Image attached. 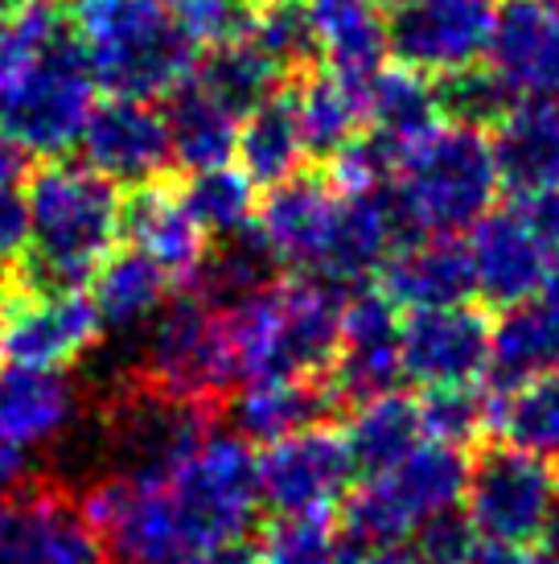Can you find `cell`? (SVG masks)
<instances>
[{"instance_id": "cell-27", "label": "cell", "mask_w": 559, "mask_h": 564, "mask_svg": "<svg viewBox=\"0 0 559 564\" xmlns=\"http://www.w3.org/2000/svg\"><path fill=\"white\" fill-rule=\"evenodd\" d=\"M124 231L132 236V248L156 260L169 276H186L210 248V236L182 203V189H169L165 182L132 189L124 203Z\"/></svg>"}, {"instance_id": "cell-10", "label": "cell", "mask_w": 559, "mask_h": 564, "mask_svg": "<svg viewBox=\"0 0 559 564\" xmlns=\"http://www.w3.org/2000/svg\"><path fill=\"white\" fill-rule=\"evenodd\" d=\"M215 421L218 408L177 400L128 376L103 408V437L116 474H165L210 437Z\"/></svg>"}, {"instance_id": "cell-34", "label": "cell", "mask_w": 559, "mask_h": 564, "mask_svg": "<svg viewBox=\"0 0 559 564\" xmlns=\"http://www.w3.org/2000/svg\"><path fill=\"white\" fill-rule=\"evenodd\" d=\"M293 111L305 153L329 161L342 144H350L362 132V83H346L333 70H305V79L296 83Z\"/></svg>"}, {"instance_id": "cell-26", "label": "cell", "mask_w": 559, "mask_h": 564, "mask_svg": "<svg viewBox=\"0 0 559 564\" xmlns=\"http://www.w3.org/2000/svg\"><path fill=\"white\" fill-rule=\"evenodd\" d=\"M362 132L387 149L391 161H399L440 124L436 87L407 66H379L362 83Z\"/></svg>"}, {"instance_id": "cell-16", "label": "cell", "mask_w": 559, "mask_h": 564, "mask_svg": "<svg viewBox=\"0 0 559 564\" xmlns=\"http://www.w3.org/2000/svg\"><path fill=\"white\" fill-rule=\"evenodd\" d=\"M108 552L70 490L17 486L0 495V564H103Z\"/></svg>"}, {"instance_id": "cell-31", "label": "cell", "mask_w": 559, "mask_h": 564, "mask_svg": "<svg viewBox=\"0 0 559 564\" xmlns=\"http://www.w3.org/2000/svg\"><path fill=\"white\" fill-rule=\"evenodd\" d=\"M169 301V272L144 251H111L91 276V305L103 329H140Z\"/></svg>"}, {"instance_id": "cell-19", "label": "cell", "mask_w": 559, "mask_h": 564, "mask_svg": "<svg viewBox=\"0 0 559 564\" xmlns=\"http://www.w3.org/2000/svg\"><path fill=\"white\" fill-rule=\"evenodd\" d=\"M338 215V189L321 173H293L276 186H267L264 203L255 206V236L264 239L276 264L296 272H321Z\"/></svg>"}, {"instance_id": "cell-9", "label": "cell", "mask_w": 559, "mask_h": 564, "mask_svg": "<svg viewBox=\"0 0 559 564\" xmlns=\"http://www.w3.org/2000/svg\"><path fill=\"white\" fill-rule=\"evenodd\" d=\"M132 376L165 395L218 408L239 383L227 310H215L189 293L165 301V310L153 317L149 343Z\"/></svg>"}, {"instance_id": "cell-45", "label": "cell", "mask_w": 559, "mask_h": 564, "mask_svg": "<svg viewBox=\"0 0 559 564\" xmlns=\"http://www.w3.org/2000/svg\"><path fill=\"white\" fill-rule=\"evenodd\" d=\"M395 173V161L387 158V149L379 141H371L366 132H358L354 141L342 144L329 158V186L338 194H366V189H383L387 177Z\"/></svg>"}, {"instance_id": "cell-40", "label": "cell", "mask_w": 559, "mask_h": 564, "mask_svg": "<svg viewBox=\"0 0 559 564\" xmlns=\"http://www.w3.org/2000/svg\"><path fill=\"white\" fill-rule=\"evenodd\" d=\"M173 17L194 50H222L248 42L260 0H169Z\"/></svg>"}, {"instance_id": "cell-30", "label": "cell", "mask_w": 559, "mask_h": 564, "mask_svg": "<svg viewBox=\"0 0 559 564\" xmlns=\"http://www.w3.org/2000/svg\"><path fill=\"white\" fill-rule=\"evenodd\" d=\"M165 99H169L165 124H169L173 161L189 173L231 165L234 141H239V116L222 108L218 99H210L189 75Z\"/></svg>"}, {"instance_id": "cell-53", "label": "cell", "mask_w": 559, "mask_h": 564, "mask_svg": "<svg viewBox=\"0 0 559 564\" xmlns=\"http://www.w3.org/2000/svg\"><path fill=\"white\" fill-rule=\"evenodd\" d=\"M4 284H9V281H4V276H0V297H4Z\"/></svg>"}, {"instance_id": "cell-18", "label": "cell", "mask_w": 559, "mask_h": 564, "mask_svg": "<svg viewBox=\"0 0 559 564\" xmlns=\"http://www.w3.org/2000/svg\"><path fill=\"white\" fill-rule=\"evenodd\" d=\"M485 70L511 99L559 104V0H506L494 9Z\"/></svg>"}, {"instance_id": "cell-22", "label": "cell", "mask_w": 559, "mask_h": 564, "mask_svg": "<svg viewBox=\"0 0 559 564\" xmlns=\"http://www.w3.org/2000/svg\"><path fill=\"white\" fill-rule=\"evenodd\" d=\"M379 293L395 310H436L473 297L469 248L452 236H407L383 260Z\"/></svg>"}, {"instance_id": "cell-7", "label": "cell", "mask_w": 559, "mask_h": 564, "mask_svg": "<svg viewBox=\"0 0 559 564\" xmlns=\"http://www.w3.org/2000/svg\"><path fill=\"white\" fill-rule=\"evenodd\" d=\"M95 111V79L66 30L0 87V141L30 158H63Z\"/></svg>"}, {"instance_id": "cell-25", "label": "cell", "mask_w": 559, "mask_h": 564, "mask_svg": "<svg viewBox=\"0 0 559 564\" xmlns=\"http://www.w3.org/2000/svg\"><path fill=\"white\" fill-rule=\"evenodd\" d=\"M342 392L329 376L313 379H255L234 400V429L243 441L272 445L280 437H293L313 424H329V416L342 408Z\"/></svg>"}, {"instance_id": "cell-11", "label": "cell", "mask_w": 559, "mask_h": 564, "mask_svg": "<svg viewBox=\"0 0 559 564\" xmlns=\"http://www.w3.org/2000/svg\"><path fill=\"white\" fill-rule=\"evenodd\" d=\"M99 314L83 289L9 281L0 297V367L63 371L99 343Z\"/></svg>"}, {"instance_id": "cell-4", "label": "cell", "mask_w": 559, "mask_h": 564, "mask_svg": "<svg viewBox=\"0 0 559 564\" xmlns=\"http://www.w3.org/2000/svg\"><path fill=\"white\" fill-rule=\"evenodd\" d=\"M75 42L95 87L124 99H165L194 70L169 0H75Z\"/></svg>"}, {"instance_id": "cell-35", "label": "cell", "mask_w": 559, "mask_h": 564, "mask_svg": "<svg viewBox=\"0 0 559 564\" xmlns=\"http://www.w3.org/2000/svg\"><path fill=\"white\" fill-rule=\"evenodd\" d=\"M189 79L243 120L251 108H260L264 99L284 91L288 75L267 58L264 50H255L251 42H234V46L210 50L206 63L189 70Z\"/></svg>"}, {"instance_id": "cell-41", "label": "cell", "mask_w": 559, "mask_h": 564, "mask_svg": "<svg viewBox=\"0 0 559 564\" xmlns=\"http://www.w3.org/2000/svg\"><path fill=\"white\" fill-rule=\"evenodd\" d=\"M342 544L329 519H276L251 556L255 564H338Z\"/></svg>"}, {"instance_id": "cell-42", "label": "cell", "mask_w": 559, "mask_h": 564, "mask_svg": "<svg viewBox=\"0 0 559 564\" xmlns=\"http://www.w3.org/2000/svg\"><path fill=\"white\" fill-rule=\"evenodd\" d=\"M66 30L70 25H66V17L58 13L54 0H37V4H25L13 13L0 9V87L13 79L37 50H46Z\"/></svg>"}, {"instance_id": "cell-17", "label": "cell", "mask_w": 559, "mask_h": 564, "mask_svg": "<svg viewBox=\"0 0 559 564\" xmlns=\"http://www.w3.org/2000/svg\"><path fill=\"white\" fill-rule=\"evenodd\" d=\"M78 144L87 165L103 173L111 186H153V182H165V173L177 165L165 108H156L153 99L111 95L108 104H95Z\"/></svg>"}, {"instance_id": "cell-47", "label": "cell", "mask_w": 559, "mask_h": 564, "mask_svg": "<svg viewBox=\"0 0 559 564\" xmlns=\"http://www.w3.org/2000/svg\"><path fill=\"white\" fill-rule=\"evenodd\" d=\"M473 564H559V532L527 544V549H502V544H482Z\"/></svg>"}, {"instance_id": "cell-29", "label": "cell", "mask_w": 559, "mask_h": 564, "mask_svg": "<svg viewBox=\"0 0 559 564\" xmlns=\"http://www.w3.org/2000/svg\"><path fill=\"white\" fill-rule=\"evenodd\" d=\"M276 256L255 236V227L239 236H222L202 251V260L182 276V293L206 301L215 310H234L239 301L276 281Z\"/></svg>"}, {"instance_id": "cell-20", "label": "cell", "mask_w": 559, "mask_h": 564, "mask_svg": "<svg viewBox=\"0 0 559 564\" xmlns=\"http://www.w3.org/2000/svg\"><path fill=\"white\" fill-rule=\"evenodd\" d=\"M490 137L497 186L514 203H547L559 194V104L514 99Z\"/></svg>"}, {"instance_id": "cell-15", "label": "cell", "mask_w": 559, "mask_h": 564, "mask_svg": "<svg viewBox=\"0 0 559 564\" xmlns=\"http://www.w3.org/2000/svg\"><path fill=\"white\" fill-rule=\"evenodd\" d=\"M494 33L490 0H407L387 21V54L416 75H457L485 63Z\"/></svg>"}, {"instance_id": "cell-49", "label": "cell", "mask_w": 559, "mask_h": 564, "mask_svg": "<svg viewBox=\"0 0 559 564\" xmlns=\"http://www.w3.org/2000/svg\"><path fill=\"white\" fill-rule=\"evenodd\" d=\"M25 470H30L25 454L0 441V495H9V490H17V486L25 482Z\"/></svg>"}, {"instance_id": "cell-43", "label": "cell", "mask_w": 559, "mask_h": 564, "mask_svg": "<svg viewBox=\"0 0 559 564\" xmlns=\"http://www.w3.org/2000/svg\"><path fill=\"white\" fill-rule=\"evenodd\" d=\"M436 87V104H440V116H449L457 124H494L497 116L506 111V104H514L511 95L502 91V83L485 70V66H469V70H457V75H445Z\"/></svg>"}, {"instance_id": "cell-44", "label": "cell", "mask_w": 559, "mask_h": 564, "mask_svg": "<svg viewBox=\"0 0 559 564\" xmlns=\"http://www.w3.org/2000/svg\"><path fill=\"white\" fill-rule=\"evenodd\" d=\"M478 549H482V540L457 507V511H445V516L419 523L412 532V549L407 552L416 564H473Z\"/></svg>"}, {"instance_id": "cell-37", "label": "cell", "mask_w": 559, "mask_h": 564, "mask_svg": "<svg viewBox=\"0 0 559 564\" xmlns=\"http://www.w3.org/2000/svg\"><path fill=\"white\" fill-rule=\"evenodd\" d=\"M182 203L210 239L239 236L255 223V186L234 165L189 173V182L182 186Z\"/></svg>"}, {"instance_id": "cell-3", "label": "cell", "mask_w": 559, "mask_h": 564, "mask_svg": "<svg viewBox=\"0 0 559 564\" xmlns=\"http://www.w3.org/2000/svg\"><path fill=\"white\" fill-rule=\"evenodd\" d=\"M342 284L296 272L227 310L239 379L329 376L342 343Z\"/></svg>"}, {"instance_id": "cell-52", "label": "cell", "mask_w": 559, "mask_h": 564, "mask_svg": "<svg viewBox=\"0 0 559 564\" xmlns=\"http://www.w3.org/2000/svg\"><path fill=\"white\" fill-rule=\"evenodd\" d=\"M374 4H387V9H399V4H407V0H374Z\"/></svg>"}, {"instance_id": "cell-46", "label": "cell", "mask_w": 559, "mask_h": 564, "mask_svg": "<svg viewBox=\"0 0 559 564\" xmlns=\"http://www.w3.org/2000/svg\"><path fill=\"white\" fill-rule=\"evenodd\" d=\"M25 251V161L13 144L0 141V264Z\"/></svg>"}, {"instance_id": "cell-23", "label": "cell", "mask_w": 559, "mask_h": 564, "mask_svg": "<svg viewBox=\"0 0 559 564\" xmlns=\"http://www.w3.org/2000/svg\"><path fill=\"white\" fill-rule=\"evenodd\" d=\"M399 239L407 236L387 189L338 194V215H333L329 248L317 276H326L333 284H362L383 268V260Z\"/></svg>"}, {"instance_id": "cell-48", "label": "cell", "mask_w": 559, "mask_h": 564, "mask_svg": "<svg viewBox=\"0 0 559 564\" xmlns=\"http://www.w3.org/2000/svg\"><path fill=\"white\" fill-rule=\"evenodd\" d=\"M338 564H416V561H412V552L366 549V544H354V540H346L342 552H338Z\"/></svg>"}, {"instance_id": "cell-21", "label": "cell", "mask_w": 559, "mask_h": 564, "mask_svg": "<svg viewBox=\"0 0 559 564\" xmlns=\"http://www.w3.org/2000/svg\"><path fill=\"white\" fill-rule=\"evenodd\" d=\"M399 376V317L379 289H362L342 305V343L338 359L329 367L333 388L342 400H371L391 392Z\"/></svg>"}, {"instance_id": "cell-6", "label": "cell", "mask_w": 559, "mask_h": 564, "mask_svg": "<svg viewBox=\"0 0 559 564\" xmlns=\"http://www.w3.org/2000/svg\"><path fill=\"white\" fill-rule=\"evenodd\" d=\"M469 457L457 445L424 437L391 470L371 474L342 502L346 535L366 549H395L419 523L457 511L465 499Z\"/></svg>"}, {"instance_id": "cell-2", "label": "cell", "mask_w": 559, "mask_h": 564, "mask_svg": "<svg viewBox=\"0 0 559 564\" xmlns=\"http://www.w3.org/2000/svg\"><path fill=\"white\" fill-rule=\"evenodd\" d=\"M124 236V198L91 165L50 158L25 173V251L17 281L83 289Z\"/></svg>"}, {"instance_id": "cell-24", "label": "cell", "mask_w": 559, "mask_h": 564, "mask_svg": "<svg viewBox=\"0 0 559 564\" xmlns=\"http://www.w3.org/2000/svg\"><path fill=\"white\" fill-rule=\"evenodd\" d=\"M78 388L63 371L0 367V441L21 454L63 437L78 421Z\"/></svg>"}, {"instance_id": "cell-33", "label": "cell", "mask_w": 559, "mask_h": 564, "mask_svg": "<svg viewBox=\"0 0 559 564\" xmlns=\"http://www.w3.org/2000/svg\"><path fill=\"white\" fill-rule=\"evenodd\" d=\"M239 170L248 173L251 186H276L284 177L300 173L305 161V137L296 124L293 95L276 91L260 108H251L239 120V141H234Z\"/></svg>"}, {"instance_id": "cell-51", "label": "cell", "mask_w": 559, "mask_h": 564, "mask_svg": "<svg viewBox=\"0 0 559 564\" xmlns=\"http://www.w3.org/2000/svg\"><path fill=\"white\" fill-rule=\"evenodd\" d=\"M25 4H37V0H0V9H4V13H13V9H25Z\"/></svg>"}, {"instance_id": "cell-39", "label": "cell", "mask_w": 559, "mask_h": 564, "mask_svg": "<svg viewBox=\"0 0 559 564\" xmlns=\"http://www.w3.org/2000/svg\"><path fill=\"white\" fill-rule=\"evenodd\" d=\"M490 416H494V395H482L478 388H436L419 400L424 437L457 445V449L482 437L490 429Z\"/></svg>"}, {"instance_id": "cell-28", "label": "cell", "mask_w": 559, "mask_h": 564, "mask_svg": "<svg viewBox=\"0 0 559 564\" xmlns=\"http://www.w3.org/2000/svg\"><path fill=\"white\" fill-rule=\"evenodd\" d=\"M317 58L346 83H366L387 58V21L374 0H309Z\"/></svg>"}, {"instance_id": "cell-32", "label": "cell", "mask_w": 559, "mask_h": 564, "mask_svg": "<svg viewBox=\"0 0 559 564\" xmlns=\"http://www.w3.org/2000/svg\"><path fill=\"white\" fill-rule=\"evenodd\" d=\"M350 445L358 474H383L391 470L399 457H407L424 441V424H419V400L404 392H379L371 400H358L350 429L342 433Z\"/></svg>"}, {"instance_id": "cell-50", "label": "cell", "mask_w": 559, "mask_h": 564, "mask_svg": "<svg viewBox=\"0 0 559 564\" xmlns=\"http://www.w3.org/2000/svg\"><path fill=\"white\" fill-rule=\"evenodd\" d=\"M530 206H539L547 231H551V236H556V243H559V194H556V198H547V203H530Z\"/></svg>"}, {"instance_id": "cell-13", "label": "cell", "mask_w": 559, "mask_h": 564, "mask_svg": "<svg viewBox=\"0 0 559 564\" xmlns=\"http://www.w3.org/2000/svg\"><path fill=\"white\" fill-rule=\"evenodd\" d=\"M469 268L473 297H485L497 310H514L539 297L559 268V243L547 231L539 206L514 203L490 210L469 231Z\"/></svg>"}, {"instance_id": "cell-38", "label": "cell", "mask_w": 559, "mask_h": 564, "mask_svg": "<svg viewBox=\"0 0 559 564\" xmlns=\"http://www.w3.org/2000/svg\"><path fill=\"white\" fill-rule=\"evenodd\" d=\"M255 50H264L267 58L293 79L296 70H313L317 58V37H313L309 0H260L255 25L248 37Z\"/></svg>"}, {"instance_id": "cell-1", "label": "cell", "mask_w": 559, "mask_h": 564, "mask_svg": "<svg viewBox=\"0 0 559 564\" xmlns=\"http://www.w3.org/2000/svg\"><path fill=\"white\" fill-rule=\"evenodd\" d=\"M78 507L120 564H194L248 544L260 516L251 441L210 433L165 474L99 478Z\"/></svg>"}, {"instance_id": "cell-36", "label": "cell", "mask_w": 559, "mask_h": 564, "mask_svg": "<svg viewBox=\"0 0 559 564\" xmlns=\"http://www.w3.org/2000/svg\"><path fill=\"white\" fill-rule=\"evenodd\" d=\"M490 429H497L511 445H523L559 466V367L511 392H497Z\"/></svg>"}, {"instance_id": "cell-5", "label": "cell", "mask_w": 559, "mask_h": 564, "mask_svg": "<svg viewBox=\"0 0 559 564\" xmlns=\"http://www.w3.org/2000/svg\"><path fill=\"white\" fill-rule=\"evenodd\" d=\"M497 170L478 124H436L395 161V210L404 236L461 239L494 210Z\"/></svg>"}, {"instance_id": "cell-12", "label": "cell", "mask_w": 559, "mask_h": 564, "mask_svg": "<svg viewBox=\"0 0 559 564\" xmlns=\"http://www.w3.org/2000/svg\"><path fill=\"white\" fill-rule=\"evenodd\" d=\"M354 457L333 424H313L255 454L260 507L276 519H329L350 495Z\"/></svg>"}, {"instance_id": "cell-8", "label": "cell", "mask_w": 559, "mask_h": 564, "mask_svg": "<svg viewBox=\"0 0 559 564\" xmlns=\"http://www.w3.org/2000/svg\"><path fill=\"white\" fill-rule=\"evenodd\" d=\"M465 519L482 544L527 549L559 532V466L523 445H490L469 462Z\"/></svg>"}, {"instance_id": "cell-14", "label": "cell", "mask_w": 559, "mask_h": 564, "mask_svg": "<svg viewBox=\"0 0 559 564\" xmlns=\"http://www.w3.org/2000/svg\"><path fill=\"white\" fill-rule=\"evenodd\" d=\"M494 322L478 305H436L412 310L399 322V376L416 388H478L490 376Z\"/></svg>"}]
</instances>
